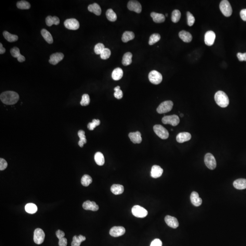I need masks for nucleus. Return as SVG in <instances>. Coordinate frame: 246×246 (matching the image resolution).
Here are the masks:
<instances>
[{
  "instance_id": "23",
  "label": "nucleus",
  "mask_w": 246,
  "mask_h": 246,
  "mask_svg": "<svg viewBox=\"0 0 246 246\" xmlns=\"http://www.w3.org/2000/svg\"><path fill=\"white\" fill-rule=\"evenodd\" d=\"M180 39L185 42H190L193 40V37L190 32L185 31H182L179 33Z\"/></svg>"
},
{
  "instance_id": "45",
  "label": "nucleus",
  "mask_w": 246,
  "mask_h": 246,
  "mask_svg": "<svg viewBox=\"0 0 246 246\" xmlns=\"http://www.w3.org/2000/svg\"><path fill=\"white\" fill-rule=\"evenodd\" d=\"M110 55H111V51H110V49H107V48H105L104 51L100 54V57H101V59L106 60V59H108L110 57Z\"/></svg>"
},
{
  "instance_id": "3",
  "label": "nucleus",
  "mask_w": 246,
  "mask_h": 246,
  "mask_svg": "<svg viewBox=\"0 0 246 246\" xmlns=\"http://www.w3.org/2000/svg\"><path fill=\"white\" fill-rule=\"evenodd\" d=\"M220 9L222 13L226 17H229L232 15L233 13L232 6L230 3L227 0H223L220 4Z\"/></svg>"
},
{
  "instance_id": "2",
  "label": "nucleus",
  "mask_w": 246,
  "mask_h": 246,
  "mask_svg": "<svg viewBox=\"0 0 246 246\" xmlns=\"http://www.w3.org/2000/svg\"><path fill=\"white\" fill-rule=\"evenodd\" d=\"M215 101L218 105L222 108H226L229 104V99L225 93L222 91H218L214 96Z\"/></svg>"
},
{
  "instance_id": "8",
  "label": "nucleus",
  "mask_w": 246,
  "mask_h": 246,
  "mask_svg": "<svg viewBox=\"0 0 246 246\" xmlns=\"http://www.w3.org/2000/svg\"><path fill=\"white\" fill-rule=\"evenodd\" d=\"M149 79L151 83L157 85L162 82L163 78L160 73L156 70H153L149 73Z\"/></svg>"
},
{
  "instance_id": "54",
  "label": "nucleus",
  "mask_w": 246,
  "mask_h": 246,
  "mask_svg": "<svg viewBox=\"0 0 246 246\" xmlns=\"http://www.w3.org/2000/svg\"><path fill=\"white\" fill-rule=\"evenodd\" d=\"M240 15L242 20L246 22V9H244L241 10V12H240Z\"/></svg>"
},
{
  "instance_id": "58",
  "label": "nucleus",
  "mask_w": 246,
  "mask_h": 246,
  "mask_svg": "<svg viewBox=\"0 0 246 246\" xmlns=\"http://www.w3.org/2000/svg\"><path fill=\"white\" fill-rule=\"evenodd\" d=\"M173 129H171V131H173Z\"/></svg>"
},
{
  "instance_id": "22",
  "label": "nucleus",
  "mask_w": 246,
  "mask_h": 246,
  "mask_svg": "<svg viewBox=\"0 0 246 246\" xmlns=\"http://www.w3.org/2000/svg\"><path fill=\"white\" fill-rule=\"evenodd\" d=\"M191 200L192 204L195 207H199L202 204V199L199 197L198 193L197 192H193L192 193Z\"/></svg>"
},
{
  "instance_id": "5",
  "label": "nucleus",
  "mask_w": 246,
  "mask_h": 246,
  "mask_svg": "<svg viewBox=\"0 0 246 246\" xmlns=\"http://www.w3.org/2000/svg\"><path fill=\"white\" fill-rule=\"evenodd\" d=\"M173 106V103L170 100L164 101L160 104L157 108V112L159 114H164L171 111Z\"/></svg>"
},
{
  "instance_id": "43",
  "label": "nucleus",
  "mask_w": 246,
  "mask_h": 246,
  "mask_svg": "<svg viewBox=\"0 0 246 246\" xmlns=\"http://www.w3.org/2000/svg\"><path fill=\"white\" fill-rule=\"evenodd\" d=\"M100 124V121L99 119H94L92 122L88 123L87 127L90 130H93L96 126H98Z\"/></svg>"
},
{
  "instance_id": "34",
  "label": "nucleus",
  "mask_w": 246,
  "mask_h": 246,
  "mask_svg": "<svg viewBox=\"0 0 246 246\" xmlns=\"http://www.w3.org/2000/svg\"><path fill=\"white\" fill-rule=\"evenodd\" d=\"M132 54L130 52L125 53L123 55L122 61V64L123 65L126 66L130 64L132 62Z\"/></svg>"
},
{
  "instance_id": "56",
  "label": "nucleus",
  "mask_w": 246,
  "mask_h": 246,
  "mask_svg": "<svg viewBox=\"0 0 246 246\" xmlns=\"http://www.w3.org/2000/svg\"><path fill=\"white\" fill-rule=\"evenodd\" d=\"M180 116H181V117H183L184 116L183 114H180Z\"/></svg>"
},
{
  "instance_id": "27",
  "label": "nucleus",
  "mask_w": 246,
  "mask_h": 246,
  "mask_svg": "<svg viewBox=\"0 0 246 246\" xmlns=\"http://www.w3.org/2000/svg\"><path fill=\"white\" fill-rule=\"evenodd\" d=\"M46 24L49 27H51L53 25H58L60 23V20L57 17H52L49 16L46 18Z\"/></svg>"
},
{
  "instance_id": "57",
  "label": "nucleus",
  "mask_w": 246,
  "mask_h": 246,
  "mask_svg": "<svg viewBox=\"0 0 246 246\" xmlns=\"http://www.w3.org/2000/svg\"><path fill=\"white\" fill-rule=\"evenodd\" d=\"M166 17H167L168 16V14H166Z\"/></svg>"
},
{
  "instance_id": "15",
  "label": "nucleus",
  "mask_w": 246,
  "mask_h": 246,
  "mask_svg": "<svg viewBox=\"0 0 246 246\" xmlns=\"http://www.w3.org/2000/svg\"><path fill=\"white\" fill-rule=\"evenodd\" d=\"M64 56L63 53H56L53 54L50 56L49 60V63L54 65L57 64L59 62L64 59Z\"/></svg>"
},
{
  "instance_id": "52",
  "label": "nucleus",
  "mask_w": 246,
  "mask_h": 246,
  "mask_svg": "<svg viewBox=\"0 0 246 246\" xmlns=\"http://www.w3.org/2000/svg\"><path fill=\"white\" fill-rule=\"evenodd\" d=\"M58 244H59V246H67V239L65 237L59 239Z\"/></svg>"
},
{
  "instance_id": "42",
  "label": "nucleus",
  "mask_w": 246,
  "mask_h": 246,
  "mask_svg": "<svg viewBox=\"0 0 246 246\" xmlns=\"http://www.w3.org/2000/svg\"><path fill=\"white\" fill-rule=\"evenodd\" d=\"M181 17V13L178 10H174L173 11L171 15V20L173 23H176L180 21Z\"/></svg>"
},
{
  "instance_id": "30",
  "label": "nucleus",
  "mask_w": 246,
  "mask_h": 246,
  "mask_svg": "<svg viewBox=\"0 0 246 246\" xmlns=\"http://www.w3.org/2000/svg\"><path fill=\"white\" fill-rule=\"evenodd\" d=\"M41 34L42 37L44 38L46 42L49 44H52L53 42V37L51 33L45 29H43L41 30Z\"/></svg>"
},
{
  "instance_id": "47",
  "label": "nucleus",
  "mask_w": 246,
  "mask_h": 246,
  "mask_svg": "<svg viewBox=\"0 0 246 246\" xmlns=\"http://www.w3.org/2000/svg\"><path fill=\"white\" fill-rule=\"evenodd\" d=\"M105 49V45L103 43H98L95 45L94 51L96 54H101Z\"/></svg>"
},
{
  "instance_id": "24",
  "label": "nucleus",
  "mask_w": 246,
  "mask_h": 246,
  "mask_svg": "<svg viewBox=\"0 0 246 246\" xmlns=\"http://www.w3.org/2000/svg\"><path fill=\"white\" fill-rule=\"evenodd\" d=\"M150 16L155 23L160 24L165 22V16L162 14L152 12L150 14Z\"/></svg>"
},
{
  "instance_id": "21",
  "label": "nucleus",
  "mask_w": 246,
  "mask_h": 246,
  "mask_svg": "<svg viewBox=\"0 0 246 246\" xmlns=\"http://www.w3.org/2000/svg\"><path fill=\"white\" fill-rule=\"evenodd\" d=\"M163 173V170L160 166L154 165L152 167L151 171V176L154 178L160 177Z\"/></svg>"
},
{
  "instance_id": "41",
  "label": "nucleus",
  "mask_w": 246,
  "mask_h": 246,
  "mask_svg": "<svg viewBox=\"0 0 246 246\" xmlns=\"http://www.w3.org/2000/svg\"><path fill=\"white\" fill-rule=\"evenodd\" d=\"M160 39V36L158 33H154L152 34L149 38V45H154L155 43H156L159 41Z\"/></svg>"
},
{
  "instance_id": "31",
  "label": "nucleus",
  "mask_w": 246,
  "mask_h": 246,
  "mask_svg": "<svg viewBox=\"0 0 246 246\" xmlns=\"http://www.w3.org/2000/svg\"><path fill=\"white\" fill-rule=\"evenodd\" d=\"M3 35L5 39L9 42H14L18 39V37L17 35L11 34L6 31L3 32Z\"/></svg>"
},
{
  "instance_id": "36",
  "label": "nucleus",
  "mask_w": 246,
  "mask_h": 246,
  "mask_svg": "<svg viewBox=\"0 0 246 246\" xmlns=\"http://www.w3.org/2000/svg\"><path fill=\"white\" fill-rule=\"evenodd\" d=\"M134 34L132 31H126L122 35V40L123 42H127L129 41L134 39Z\"/></svg>"
},
{
  "instance_id": "19",
  "label": "nucleus",
  "mask_w": 246,
  "mask_h": 246,
  "mask_svg": "<svg viewBox=\"0 0 246 246\" xmlns=\"http://www.w3.org/2000/svg\"><path fill=\"white\" fill-rule=\"evenodd\" d=\"M130 140L134 144H140L142 142L141 134L139 131L131 132L129 134Z\"/></svg>"
},
{
  "instance_id": "46",
  "label": "nucleus",
  "mask_w": 246,
  "mask_h": 246,
  "mask_svg": "<svg viewBox=\"0 0 246 246\" xmlns=\"http://www.w3.org/2000/svg\"><path fill=\"white\" fill-rule=\"evenodd\" d=\"M115 91L114 93V96L117 99H120L122 98L123 96V93L122 91L120 90V87L119 86H117L114 89Z\"/></svg>"
},
{
  "instance_id": "33",
  "label": "nucleus",
  "mask_w": 246,
  "mask_h": 246,
  "mask_svg": "<svg viewBox=\"0 0 246 246\" xmlns=\"http://www.w3.org/2000/svg\"><path fill=\"white\" fill-rule=\"evenodd\" d=\"M86 240V237L80 235L79 236H74L73 238L71 245L72 246H80L82 242Z\"/></svg>"
},
{
  "instance_id": "7",
  "label": "nucleus",
  "mask_w": 246,
  "mask_h": 246,
  "mask_svg": "<svg viewBox=\"0 0 246 246\" xmlns=\"http://www.w3.org/2000/svg\"><path fill=\"white\" fill-rule=\"evenodd\" d=\"M132 213L134 216L138 218H145L148 215V211L141 206L135 205L132 208Z\"/></svg>"
},
{
  "instance_id": "44",
  "label": "nucleus",
  "mask_w": 246,
  "mask_h": 246,
  "mask_svg": "<svg viewBox=\"0 0 246 246\" xmlns=\"http://www.w3.org/2000/svg\"><path fill=\"white\" fill-rule=\"evenodd\" d=\"M90 102V96L88 94H84L82 97V100L80 102V105L83 106L88 105Z\"/></svg>"
},
{
  "instance_id": "40",
  "label": "nucleus",
  "mask_w": 246,
  "mask_h": 246,
  "mask_svg": "<svg viewBox=\"0 0 246 246\" xmlns=\"http://www.w3.org/2000/svg\"><path fill=\"white\" fill-rule=\"evenodd\" d=\"M17 8L22 10H28L31 7V5L28 2L26 1H21L17 2Z\"/></svg>"
},
{
  "instance_id": "16",
  "label": "nucleus",
  "mask_w": 246,
  "mask_h": 246,
  "mask_svg": "<svg viewBox=\"0 0 246 246\" xmlns=\"http://www.w3.org/2000/svg\"><path fill=\"white\" fill-rule=\"evenodd\" d=\"M83 207L86 210L97 211L99 209V207L94 201L87 200L83 204Z\"/></svg>"
},
{
  "instance_id": "13",
  "label": "nucleus",
  "mask_w": 246,
  "mask_h": 246,
  "mask_svg": "<svg viewBox=\"0 0 246 246\" xmlns=\"http://www.w3.org/2000/svg\"><path fill=\"white\" fill-rule=\"evenodd\" d=\"M216 39V34L212 31H209L205 33L204 41L205 44L207 46H212L214 44Z\"/></svg>"
},
{
  "instance_id": "6",
  "label": "nucleus",
  "mask_w": 246,
  "mask_h": 246,
  "mask_svg": "<svg viewBox=\"0 0 246 246\" xmlns=\"http://www.w3.org/2000/svg\"><path fill=\"white\" fill-rule=\"evenodd\" d=\"M205 164L209 169H215L217 167V162L214 156L211 153H208L205 155L204 157Z\"/></svg>"
},
{
  "instance_id": "50",
  "label": "nucleus",
  "mask_w": 246,
  "mask_h": 246,
  "mask_svg": "<svg viewBox=\"0 0 246 246\" xmlns=\"http://www.w3.org/2000/svg\"><path fill=\"white\" fill-rule=\"evenodd\" d=\"M162 243L159 239H155L151 242L150 246H162Z\"/></svg>"
},
{
  "instance_id": "18",
  "label": "nucleus",
  "mask_w": 246,
  "mask_h": 246,
  "mask_svg": "<svg viewBox=\"0 0 246 246\" xmlns=\"http://www.w3.org/2000/svg\"><path fill=\"white\" fill-rule=\"evenodd\" d=\"M192 135L189 133L182 132L177 134L176 136V141L178 143H182L191 140Z\"/></svg>"
},
{
  "instance_id": "32",
  "label": "nucleus",
  "mask_w": 246,
  "mask_h": 246,
  "mask_svg": "<svg viewBox=\"0 0 246 246\" xmlns=\"http://www.w3.org/2000/svg\"><path fill=\"white\" fill-rule=\"evenodd\" d=\"M94 160L98 166H103L105 164V160L104 155L100 152H97L94 155Z\"/></svg>"
},
{
  "instance_id": "29",
  "label": "nucleus",
  "mask_w": 246,
  "mask_h": 246,
  "mask_svg": "<svg viewBox=\"0 0 246 246\" xmlns=\"http://www.w3.org/2000/svg\"><path fill=\"white\" fill-rule=\"evenodd\" d=\"M111 191L113 194L116 195L121 194L124 191V187L121 185L114 184L111 187Z\"/></svg>"
},
{
  "instance_id": "9",
  "label": "nucleus",
  "mask_w": 246,
  "mask_h": 246,
  "mask_svg": "<svg viewBox=\"0 0 246 246\" xmlns=\"http://www.w3.org/2000/svg\"><path fill=\"white\" fill-rule=\"evenodd\" d=\"M162 122L164 124H170L172 126H175L180 123V119L177 115L165 116L162 118Z\"/></svg>"
},
{
  "instance_id": "17",
  "label": "nucleus",
  "mask_w": 246,
  "mask_h": 246,
  "mask_svg": "<svg viewBox=\"0 0 246 246\" xmlns=\"http://www.w3.org/2000/svg\"><path fill=\"white\" fill-rule=\"evenodd\" d=\"M165 221L167 225L171 228L175 229L179 226V222L174 217L167 215L165 217Z\"/></svg>"
},
{
  "instance_id": "37",
  "label": "nucleus",
  "mask_w": 246,
  "mask_h": 246,
  "mask_svg": "<svg viewBox=\"0 0 246 246\" xmlns=\"http://www.w3.org/2000/svg\"><path fill=\"white\" fill-rule=\"evenodd\" d=\"M25 211L29 214H34L38 211V207L35 204L28 203L25 206Z\"/></svg>"
},
{
  "instance_id": "48",
  "label": "nucleus",
  "mask_w": 246,
  "mask_h": 246,
  "mask_svg": "<svg viewBox=\"0 0 246 246\" xmlns=\"http://www.w3.org/2000/svg\"><path fill=\"white\" fill-rule=\"evenodd\" d=\"M187 24L189 26H193L195 22V18L190 12H187Z\"/></svg>"
},
{
  "instance_id": "55",
  "label": "nucleus",
  "mask_w": 246,
  "mask_h": 246,
  "mask_svg": "<svg viewBox=\"0 0 246 246\" xmlns=\"http://www.w3.org/2000/svg\"><path fill=\"white\" fill-rule=\"evenodd\" d=\"M6 52V49L3 47L2 44V43H0V54L4 53Z\"/></svg>"
},
{
  "instance_id": "10",
  "label": "nucleus",
  "mask_w": 246,
  "mask_h": 246,
  "mask_svg": "<svg viewBox=\"0 0 246 246\" xmlns=\"http://www.w3.org/2000/svg\"><path fill=\"white\" fill-rule=\"evenodd\" d=\"M45 235L44 231L41 228H37L34 232L33 240L37 244H41L44 242Z\"/></svg>"
},
{
  "instance_id": "26",
  "label": "nucleus",
  "mask_w": 246,
  "mask_h": 246,
  "mask_svg": "<svg viewBox=\"0 0 246 246\" xmlns=\"http://www.w3.org/2000/svg\"><path fill=\"white\" fill-rule=\"evenodd\" d=\"M88 9L90 12L94 13L97 16L100 15L101 12H102L101 7L99 6V5L96 3H94L88 6Z\"/></svg>"
},
{
  "instance_id": "20",
  "label": "nucleus",
  "mask_w": 246,
  "mask_h": 246,
  "mask_svg": "<svg viewBox=\"0 0 246 246\" xmlns=\"http://www.w3.org/2000/svg\"><path fill=\"white\" fill-rule=\"evenodd\" d=\"M11 55L13 57L17 58V60L19 62H24L25 61V57L24 56L21 54L20 52V49H18L17 47H14L13 48L11 49Z\"/></svg>"
},
{
  "instance_id": "38",
  "label": "nucleus",
  "mask_w": 246,
  "mask_h": 246,
  "mask_svg": "<svg viewBox=\"0 0 246 246\" xmlns=\"http://www.w3.org/2000/svg\"><path fill=\"white\" fill-rule=\"evenodd\" d=\"M107 18L111 22H115L116 21L117 17L116 13L112 9H109L107 11L106 13Z\"/></svg>"
},
{
  "instance_id": "35",
  "label": "nucleus",
  "mask_w": 246,
  "mask_h": 246,
  "mask_svg": "<svg viewBox=\"0 0 246 246\" xmlns=\"http://www.w3.org/2000/svg\"><path fill=\"white\" fill-rule=\"evenodd\" d=\"M78 136L79 137V141L78 144L80 147H83L84 144L87 143V140L86 139V136L85 135V132L83 130H80L78 133Z\"/></svg>"
},
{
  "instance_id": "11",
  "label": "nucleus",
  "mask_w": 246,
  "mask_h": 246,
  "mask_svg": "<svg viewBox=\"0 0 246 246\" xmlns=\"http://www.w3.org/2000/svg\"><path fill=\"white\" fill-rule=\"evenodd\" d=\"M64 25L66 28L72 30L78 29L80 26L79 21L74 18L67 19L64 23Z\"/></svg>"
},
{
  "instance_id": "49",
  "label": "nucleus",
  "mask_w": 246,
  "mask_h": 246,
  "mask_svg": "<svg viewBox=\"0 0 246 246\" xmlns=\"http://www.w3.org/2000/svg\"><path fill=\"white\" fill-rule=\"evenodd\" d=\"M7 167V163L6 160L4 159H0V170L3 171Z\"/></svg>"
},
{
  "instance_id": "53",
  "label": "nucleus",
  "mask_w": 246,
  "mask_h": 246,
  "mask_svg": "<svg viewBox=\"0 0 246 246\" xmlns=\"http://www.w3.org/2000/svg\"><path fill=\"white\" fill-rule=\"evenodd\" d=\"M56 235L58 239H60L61 238H64L65 236V233L63 231L60 230H58L56 233Z\"/></svg>"
},
{
  "instance_id": "28",
  "label": "nucleus",
  "mask_w": 246,
  "mask_h": 246,
  "mask_svg": "<svg viewBox=\"0 0 246 246\" xmlns=\"http://www.w3.org/2000/svg\"><path fill=\"white\" fill-rule=\"evenodd\" d=\"M123 76V71L120 68H117L113 70L112 78L114 80H119Z\"/></svg>"
},
{
  "instance_id": "12",
  "label": "nucleus",
  "mask_w": 246,
  "mask_h": 246,
  "mask_svg": "<svg viewBox=\"0 0 246 246\" xmlns=\"http://www.w3.org/2000/svg\"><path fill=\"white\" fill-rule=\"evenodd\" d=\"M127 7L130 11H134L137 13H140L142 11L141 5L138 1H129L127 4Z\"/></svg>"
},
{
  "instance_id": "14",
  "label": "nucleus",
  "mask_w": 246,
  "mask_h": 246,
  "mask_svg": "<svg viewBox=\"0 0 246 246\" xmlns=\"http://www.w3.org/2000/svg\"><path fill=\"white\" fill-rule=\"evenodd\" d=\"M125 233V229L123 226H116L111 228L109 234L113 237H118L123 235Z\"/></svg>"
},
{
  "instance_id": "39",
  "label": "nucleus",
  "mask_w": 246,
  "mask_h": 246,
  "mask_svg": "<svg viewBox=\"0 0 246 246\" xmlns=\"http://www.w3.org/2000/svg\"><path fill=\"white\" fill-rule=\"evenodd\" d=\"M92 178L88 174H84L81 178V184L83 186H88L92 182Z\"/></svg>"
},
{
  "instance_id": "51",
  "label": "nucleus",
  "mask_w": 246,
  "mask_h": 246,
  "mask_svg": "<svg viewBox=\"0 0 246 246\" xmlns=\"http://www.w3.org/2000/svg\"><path fill=\"white\" fill-rule=\"evenodd\" d=\"M237 57L239 61H241V62L246 61V53H238L237 54Z\"/></svg>"
},
{
  "instance_id": "4",
  "label": "nucleus",
  "mask_w": 246,
  "mask_h": 246,
  "mask_svg": "<svg viewBox=\"0 0 246 246\" xmlns=\"http://www.w3.org/2000/svg\"><path fill=\"white\" fill-rule=\"evenodd\" d=\"M153 130L155 133L158 137L163 140L168 139L169 134L167 130L162 125L156 124L153 127Z\"/></svg>"
},
{
  "instance_id": "1",
  "label": "nucleus",
  "mask_w": 246,
  "mask_h": 246,
  "mask_svg": "<svg viewBox=\"0 0 246 246\" xmlns=\"http://www.w3.org/2000/svg\"><path fill=\"white\" fill-rule=\"evenodd\" d=\"M0 98L2 102L5 105H13L18 102L19 96L15 92L7 91L1 94Z\"/></svg>"
},
{
  "instance_id": "25",
  "label": "nucleus",
  "mask_w": 246,
  "mask_h": 246,
  "mask_svg": "<svg viewBox=\"0 0 246 246\" xmlns=\"http://www.w3.org/2000/svg\"><path fill=\"white\" fill-rule=\"evenodd\" d=\"M233 186L238 190L246 189V179H238L234 182Z\"/></svg>"
}]
</instances>
